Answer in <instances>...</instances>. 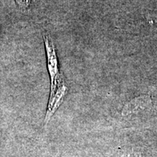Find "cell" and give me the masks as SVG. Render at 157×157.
Listing matches in <instances>:
<instances>
[{"mask_svg": "<svg viewBox=\"0 0 157 157\" xmlns=\"http://www.w3.org/2000/svg\"><path fill=\"white\" fill-rule=\"evenodd\" d=\"M45 48H46L47 58H48V67L51 78V93L49 101L48 109L45 117V124H47L52 117L56 109H58L63 98L66 92V87L64 81L60 74L58 66L56 49L53 42L50 36H44Z\"/></svg>", "mask_w": 157, "mask_h": 157, "instance_id": "1", "label": "cell"}, {"mask_svg": "<svg viewBox=\"0 0 157 157\" xmlns=\"http://www.w3.org/2000/svg\"><path fill=\"white\" fill-rule=\"evenodd\" d=\"M147 101H148V98H139L138 99L132 101L131 103L127 104L126 106L124 107L123 111L124 114H127V113H129L131 112H135L136 107L140 108H144L145 105H147Z\"/></svg>", "mask_w": 157, "mask_h": 157, "instance_id": "2", "label": "cell"}, {"mask_svg": "<svg viewBox=\"0 0 157 157\" xmlns=\"http://www.w3.org/2000/svg\"><path fill=\"white\" fill-rule=\"evenodd\" d=\"M17 4L21 8H27L30 5L31 0H15Z\"/></svg>", "mask_w": 157, "mask_h": 157, "instance_id": "3", "label": "cell"}]
</instances>
